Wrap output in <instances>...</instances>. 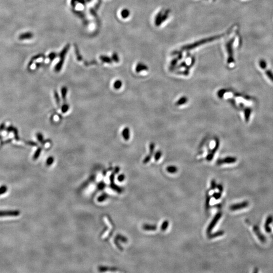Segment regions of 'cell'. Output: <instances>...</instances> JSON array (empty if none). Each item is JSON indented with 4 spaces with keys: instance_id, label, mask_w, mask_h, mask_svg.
<instances>
[{
    "instance_id": "e0dca14e",
    "label": "cell",
    "mask_w": 273,
    "mask_h": 273,
    "mask_svg": "<svg viewBox=\"0 0 273 273\" xmlns=\"http://www.w3.org/2000/svg\"><path fill=\"white\" fill-rule=\"evenodd\" d=\"M122 83L121 80H117L114 83V88L116 90H119V89H121V87H122Z\"/></svg>"
},
{
    "instance_id": "9c48e42d",
    "label": "cell",
    "mask_w": 273,
    "mask_h": 273,
    "mask_svg": "<svg viewBox=\"0 0 273 273\" xmlns=\"http://www.w3.org/2000/svg\"><path fill=\"white\" fill-rule=\"evenodd\" d=\"M148 70L147 66L142 63H139L136 68V71L137 73H141L142 71H147Z\"/></svg>"
},
{
    "instance_id": "5b68a950",
    "label": "cell",
    "mask_w": 273,
    "mask_h": 273,
    "mask_svg": "<svg viewBox=\"0 0 273 273\" xmlns=\"http://www.w3.org/2000/svg\"><path fill=\"white\" fill-rule=\"evenodd\" d=\"M20 215V211L17 210H0V217L5 216H17Z\"/></svg>"
},
{
    "instance_id": "e575fe53",
    "label": "cell",
    "mask_w": 273,
    "mask_h": 273,
    "mask_svg": "<svg viewBox=\"0 0 273 273\" xmlns=\"http://www.w3.org/2000/svg\"><path fill=\"white\" fill-rule=\"evenodd\" d=\"M37 138L40 142H41V143H43L44 138H43V135H42L41 133H38L37 134Z\"/></svg>"
},
{
    "instance_id": "4fadbf2b",
    "label": "cell",
    "mask_w": 273,
    "mask_h": 273,
    "mask_svg": "<svg viewBox=\"0 0 273 273\" xmlns=\"http://www.w3.org/2000/svg\"><path fill=\"white\" fill-rule=\"evenodd\" d=\"M166 170H167V172L170 174H175L177 172L178 170L177 167L174 166V165H170V166L167 167Z\"/></svg>"
},
{
    "instance_id": "9a60e30c",
    "label": "cell",
    "mask_w": 273,
    "mask_h": 273,
    "mask_svg": "<svg viewBox=\"0 0 273 273\" xmlns=\"http://www.w3.org/2000/svg\"><path fill=\"white\" fill-rule=\"evenodd\" d=\"M224 234V232L223 231H219L216 232H215L213 234H210L209 235V239H213L215 238L218 237L219 236H222Z\"/></svg>"
},
{
    "instance_id": "52a82bcc",
    "label": "cell",
    "mask_w": 273,
    "mask_h": 273,
    "mask_svg": "<svg viewBox=\"0 0 273 273\" xmlns=\"http://www.w3.org/2000/svg\"><path fill=\"white\" fill-rule=\"evenodd\" d=\"M273 216L271 215L268 216V218H267L266 221V223H264V229L266 232L267 233H271L272 231V229L269 227V225L273 222Z\"/></svg>"
},
{
    "instance_id": "cb8c5ba5",
    "label": "cell",
    "mask_w": 273,
    "mask_h": 273,
    "mask_svg": "<svg viewBox=\"0 0 273 273\" xmlns=\"http://www.w3.org/2000/svg\"><path fill=\"white\" fill-rule=\"evenodd\" d=\"M169 222L168 221H165L162 223V226H161V230L162 231H165L167 230V227H169Z\"/></svg>"
},
{
    "instance_id": "ffe728a7",
    "label": "cell",
    "mask_w": 273,
    "mask_h": 273,
    "mask_svg": "<svg viewBox=\"0 0 273 273\" xmlns=\"http://www.w3.org/2000/svg\"><path fill=\"white\" fill-rule=\"evenodd\" d=\"M162 154V153L161 150H158V151H156L154 154V156L155 160L156 162L158 161L160 159V158H161Z\"/></svg>"
},
{
    "instance_id": "484cf974",
    "label": "cell",
    "mask_w": 273,
    "mask_h": 273,
    "mask_svg": "<svg viewBox=\"0 0 273 273\" xmlns=\"http://www.w3.org/2000/svg\"><path fill=\"white\" fill-rule=\"evenodd\" d=\"M129 15V12L128 10L124 9L121 12V16L123 18H126Z\"/></svg>"
},
{
    "instance_id": "74e56055",
    "label": "cell",
    "mask_w": 273,
    "mask_h": 273,
    "mask_svg": "<svg viewBox=\"0 0 273 273\" xmlns=\"http://www.w3.org/2000/svg\"><path fill=\"white\" fill-rule=\"evenodd\" d=\"M102 59V60H103V61H104V62H111V61H110V59H109V58H107V57H102V59Z\"/></svg>"
},
{
    "instance_id": "8d00e7d4",
    "label": "cell",
    "mask_w": 273,
    "mask_h": 273,
    "mask_svg": "<svg viewBox=\"0 0 273 273\" xmlns=\"http://www.w3.org/2000/svg\"><path fill=\"white\" fill-rule=\"evenodd\" d=\"M125 178V177H124V175H121L120 176H119V177H118V179H119V181H124Z\"/></svg>"
},
{
    "instance_id": "277c9868",
    "label": "cell",
    "mask_w": 273,
    "mask_h": 273,
    "mask_svg": "<svg viewBox=\"0 0 273 273\" xmlns=\"http://www.w3.org/2000/svg\"><path fill=\"white\" fill-rule=\"evenodd\" d=\"M237 161V158L233 156H228L225 158L223 159H218L216 161V165H222L225 163L226 164H231L236 162Z\"/></svg>"
},
{
    "instance_id": "603a6c76",
    "label": "cell",
    "mask_w": 273,
    "mask_h": 273,
    "mask_svg": "<svg viewBox=\"0 0 273 273\" xmlns=\"http://www.w3.org/2000/svg\"><path fill=\"white\" fill-rule=\"evenodd\" d=\"M227 92V91L226 90V89H221L220 90L218 91V92L217 93V94H218V96L220 98H222L223 97L224 95Z\"/></svg>"
},
{
    "instance_id": "8fae6325",
    "label": "cell",
    "mask_w": 273,
    "mask_h": 273,
    "mask_svg": "<svg viewBox=\"0 0 273 273\" xmlns=\"http://www.w3.org/2000/svg\"><path fill=\"white\" fill-rule=\"evenodd\" d=\"M122 136L126 141H128L130 138V130L128 127H126L122 130Z\"/></svg>"
},
{
    "instance_id": "d590c367",
    "label": "cell",
    "mask_w": 273,
    "mask_h": 273,
    "mask_svg": "<svg viewBox=\"0 0 273 273\" xmlns=\"http://www.w3.org/2000/svg\"><path fill=\"white\" fill-rule=\"evenodd\" d=\"M217 188H218V191H219V192L222 193L223 190V186H222V185H217Z\"/></svg>"
},
{
    "instance_id": "4dcf8cb0",
    "label": "cell",
    "mask_w": 273,
    "mask_h": 273,
    "mask_svg": "<svg viewBox=\"0 0 273 273\" xmlns=\"http://www.w3.org/2000/svg\"><path fill=\"white\" fill-rule=\"evenodd\" d=\"M7 187L5 185H3L0 187V195L6 193V192L7 191Z\"/></svg>"
},
{
    "instance_id": "4316f807",
    "label": "cell",
    "mask_w": 273,
    "mask_h": 273,
    "mask_svg": "<svg viewBox=\"0 0 273 273\" xmlns=\"http://www.w3.org/2000/svg\"><path fill=\"white\" fill-rule=\"evenodd\" d=\"M152 155L149 154V155H148L147 156H146L145 158H144L143 161V163L144 164H146V163H148L150 162V161L151 160V158H152Z\"/></svg>"
},
{
    "instance_id": "7402d4cb",
    "label": "cell",
    "mask_w": 273,
    "mask_h": 273,
    "mask_svg": "<svg viewBox=\"0 0 273 273\" xmlns=\"http://www.w3.org/2000/svg\"><path fill=\"white\" fill-rule=\"evenodd\" d=\"M155 147V144L153 142H151L149 145V154L152 155L153 156L154 152Z\"/></svg>"
},
{
    "instance_id": "5bb4252c",
    "label": "cell",
    "mask_w": 273,
    "mask_h": 273,
    "mask_svg": "<svg viewBox=\"0 0 273 273\" xmlns=\"http://www.w3.org/2000/svg\"><path fill=\"white\" fill-rule=\"evenodd\" d=\"M143 228L145 231H155L157 230V226L155 225H150L145 224L143 226Z\"/></svg>"
},
{
    "instance_id": "d6986e66",
    "label": "cell",
    "mask_w": 273,
    "mask_h": 273,
    "mask_svg": "<svg viewBox=\"0 0 273 273\" xmlns=\"http://www.w3.org/2000/svg\"><path fill=\"white\" fill-rule=\"evenodd\" d=\"M259 66L262 69L264 70L267 67V63L264 59H261L259 61Z\"/></svg>"
},
{
    "instance_id": "7c38bea8",
    "label": "cell",
    "mask_w": 273,
    "mask_h": 273,
    "mask_svg": "<svg viewBox=\"0 0 273 273\" xmlns=\"http://www.w3.org/2000/svg\"><path fill=\"white\" fill-rule=\"evenodd\" d=\"M188 101V98L186 96H183V97L180 98L176 102V103H175V105H176V106H181V105L185 104L186 103H187Z\"/></svg>"
},
{
    "instance_id": "3957f363",
    "label": "cell",
    "mask_w": 273,
    "mask_h": 273,
    "mask_svg": "<svg viewBox=\"0 0 273 273\" xmlns=\"http://www.w3.org/2000/svg\"><path fill=\"white\" fill-rule=\"evenodd\" d=\"M222 216V213H220H220H216V215L215 217H214V218H213V221H212L211 223H210L209 226L208 227V229H207L206 232H207V234H208V235H209V234L211 233V231L213 230V229L214 228L215 226L216 225V223L218 222L219 220H220V218H221Z\"/></svg>"
},
{
    "instance_id": "836d02e7",
    "label": "cell",
    "mask_w": 273,
    "mask_h": 273,
    "mask_svg": "<svg viewBox=\"0 0 273 273\" xmlns=\"http://www.w3.org/2000/svg\"><path fill=\"white\" fill-rule=\"evenodd\" d=\"M54 162V158L53 157H50L48 158V159L47 160V165H51L52 163L53 162Z\"/></svg>"
},
{
    "instance_id": "f546056e",
    "label": "cell",
    "mask_w": 273,
    "mask_h": 273,
    "mask_svg": "<svg viewBox=\"0 0 273 273\" xmlns=\"http://www.w3.org/2000/svg\"><path fill=\"white\" fill-rule=\"evenodd\" d=\"M54 97H55V98L56 99V102H57V105H58L59 106H60V99H59L58 94L56 91H55V92H54Z\"/></svg>"
},
{
    "instance_id": "8992f818",
    "label": "cell",
    "mask_w": 273,
    "mask_h": 273,
    "mask_svg": "<svg viewBox=\"0 0 273 273\" xmlns=\"http://www.w3.org/2000/svg\"><path fill=\"white\" fill-rule=\"evenodd\" d=\"M249 203L247 201H243V202L235 204L230 206V209L232 211L238 210L240 209H243L248 206Z\"/></svg>"
},
{
    "instance_id": "44dd1931",
    "label": "cell",
    "mask_w": 273,
    "mask_h": 273,
    "mask_svg": "<svg viewBox=\"0 0 273 273\" xmlns=\"http://www.w3.org/2000/svg\"><path fill=\"white\" fill-rule=\"evenodd\" d=\"M32 37V34L30 33H25V34H22L21 36H20L19 39L20 40L28 39Z\"/></svg>"
},
{
    "instance_id": "ba28073f",
    "label": "cell",
    "mask_w": 273,
    "mask_h": 273,
    "mask_svg": "<svg viewBox=\"0 0 273 273\" xmlns=\"http://www.w3.org/2000/svg\"><path fill=\"white\" fill-rule=\"evenodd\" d=\"M254 231L256 235L257 236V237L259 239L261 240V242H264L266 241V238H264V236L262 235L261 233V231L259 230V227L255 226L254 228Z\"/></svg>"
},
{
    "instance_id": "2e32d148",
    "label": "cell",
    "mask_w": 273,
    "mask_h": 273,
    "mask_svg": "<svg viewBox=\"0 0 273 273\" xmlns=\"http://www.w3.org/2000/svg\"><path fill=\"white\" fill-rule=\"evenodd\" d=\"M264 72L266 73V75L267 76H268V78L271 80L272 82H273V73L270 70V69H267L266 68L264 69Z\"/></svg>"
},
{
    "instance_id": "83f0119b",
    "label": "cell",
    "mask_w": 273,
    "mask_h": 273,
    "mask_svg": "<svg viewBox=\"0 0 273 273\" xmlns=\"http://www.w3.org/2000/svg\"><path fill=\"white\" fill-rule=\"evenodd\" d=\"M210 197L209 195H208L206 197L205 203V208L206 210H208L210 207Z\"/></svg>"
},
{
    "instance_id": "1f68e13d",
    "label": "cell",
    "mask_w": 273,
    "mask_h": 273,
    "mask_svg": "<svg viewBox=\"0 0 273 273\" xmlns=\"http://www.w3.org/2000/svg\"><path fill=\"white\" fill-rule=\"evenodd\" d=\"M221 196H222V194H221V193L219 192V193H214L213 194L212 196H213L215 199L218 200L219 199L221 198Z\"/></svg>"
},
{
    "instance_id": "d4e9b609",
    "label": "cell",
    "mask_w": 273,
    "mask_h": 273,
    "mask_svg": "<svg viewBox=\"0 0 273 273\" xmlns=\"http://www.w3.org/2000/svg\"><path fill=\"white\" fill-rule=\"evenodd\" d=\"M69 105L66 104V103H65L62 106V107H61V111H62V113H66L68 111V110L69 109Z\"/></svg>"
},
{
    "instance_id": "6da1fadb",
    "label": "cell",
    "mask_w": 273,
    "mask_h": 273,
    "mask_svg": "<svg viewBox=\"0 0 273 273\" xmlns=\"http://www.w3.org/2000/svg\"><path fill=\"white\" fill-rule=\"evenodd\" d=\"M235 38L233 37L227 41L226 43V49L227 50L228 53V59H227V63L230 64L233 63L235 62V59L234 57V52H233V44Z\"/></svg>"
},
{
    "instance_id": "7a4b0ae2",
    "label": "cell",
    "mask_w": 273,
    "mask_h": 273,
    "mask_svg": "<svg viewBox=\"0 0 273 273\" xmlns=\"http://www.w3.org/2000/svg\"><path fill=\"white\" fill-rule=\"evenodd\" d=\"M220 140H219V139H218V138H216L215 139V147H214V148H213V149L209 150L208 155H207L206 157V160H207L208 162H210V161H211V160L213 159V158L214 157V156H215L216 153V151H218V148L220 147Z\"/></svg>"
},
{
    "instance_id": "f1b7e54d",
    "label": "cell",
    "mask_w": 273,
    "mask_h": 273,
    "mask_svg": "<svg viewBox=\"0 0 273 273\" xmlns=\"http://www.w3.org/2000/svg\"><path fill=\"white\" fill-rule=\"evenodd\" d=\"M41 151H42V148H41V147L37 149V150L36 151L35 154L34 155V159H37L39 157L40 155L41 154Z\"/></svg>"
},
{
    "instance_id": "ac0fdd59",
    "label": "cell",
    "mask_w": 273,
    "mask_h": 273,
    "mask_svg": "<svg viewBox=\"0 0 273 273\" xmlns=\"http://www.w3.org/2000/svg\"><path fill=\"white\" fill-rule=\"evenodd\" d=\"M61 95H62V99L63 100H65L66 97V95L68 93V89L66 87H62L61 91Z\"/></svg>"
},
{
    "instance_id": "d6a6232c",
    "label": "cell",
    "mask_w": 273,
    "mask_h": 273,
    "mask_svg": "<svg viewBox=\"0 0 273 273\" xmlns=\"http://www.w3.org/2000/svg\"><path fill=\"white\" fill-rule=\"evenodd\" d=\"M217 185H216V182L215 180H213L211 182V185H210V188L211 190H214L216 189Z\"/></svg>"
},
{
    "instance_id": "30bf717a",
    "label": "cell",
    "mask_w": 273,
    "mask_h": 273,
    "mask_svg": "<svg viewBox=\"0 0 273 273\" xmlns=\"http://www.w3.org/2000/svg\"><path fill=\"white\" fill-rule=\"evenodd\" d=\"M252 110L250 107H246L244 110V114L245 121L248 122L250 119V115L251 114Z\"/></svg>"
}]
</instances>
